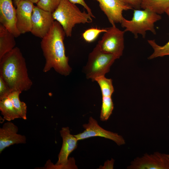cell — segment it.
Here are the masks:
<instances>
[{
    "instance_id": "cell-4",
    "label": "cell",
    "mask_w": 169,
    "mask_h": 169,
    "mask_svg": "<svg viewBox=\"0 0 169 169\" xmlns=\"http://www.w3.org/2000/svg\"><path fill=\"white\" fill-rule=\"evenodd\" d=\"M161 18L160 14L149 9H135L131 19L128 20L124 18L121 24L122 27L125 28V32H131L136 38H138V34H141L144 38L147 31L156 34L154 23Z\"/></svg>"
},
{
    "instance_id": "cell-24",
    "label": "cell",
    "mask_w": 169,
    "mask_h": 169,
    "mask_svg": "<svg viewBox=\"0 0 169 169\" xmlns=\"http://www.w3.org/2000/svg\"><path fill=\"white\" fill-rule=\"evenodd\" d=\"M12 92L5 81L0 76V100L8 97Z\"/></svg>"
},
{
    "instance_id": "cell-17",
    "label": "cell",
    "mask_w": 169,
    "mask_h": 169,
    "mask_svg": "<svg viewBox=\"0 0 169 169\" xmlns=\"http://www.w3.org/2000/svg\"><path fill=\"white\" fill-rule=\"evenodd\" d=\"M169 8V0H142L141 8L148 9L159 14L166 12Z\"/></svg>"
},
{
    "instance_id": "cell-16",
    "label": "cell",
    "mask_w": 169,
    "mask_h": 169,
    "mask_svg": "<svg viewBox=\"0 0 169 169\" xmlns=\"http://www.w3.org/2000/svg\"><path fill=\"white\" fill-rule=\"evenodd\" d=\"M0 110L4 119L8 121L21 118L8 97L0 100Z\"/></svg>"
},
{
    "instance_id": "cell-3",
    "label": "cell",
    "mask_w": 169,
    "mask_h": 169,
    "mask_svg": "<svg viewBox=\"0 0 169 169\" xmlns=\"http://www.w3.org/2000/svg\"><path fill=\"white\" fill-rule=\"evenodd\" d=\"M52 15L54 20L61 25L67 37L71 36L73 28L76 24L92 21L90 14L84 11L81 12L69 0H61Z\"/></svg>"
},
{
    "instance_id": "cell-1",
    "label": "cell",
    "mask_w": 169,
    "mask_h": 169,
    "mask_svg": "<svg viewBox=\"0 0 169 169\" xmlns=\"http://www.w3.org/2000/svg\"><path fill=\"white\" fill-rule=\"evenodd\" d=\"M65 35L60 23L54 21L48 33L42 38L41 47L45 59L44 72H47L52 68L65 76L71 72L69 58L65 54L64 41Z\"/></svg>"
},
{
    "instance_id": "cell-12",
    "label": "cell",
    "mask_w": 169,
    "mask_h": 169,
    "mask_svg": "<svg viewBox=\"0 0 169 169\" xmlns=\"http://www.w3.org/2000/svg\"><path fill=\"white\" fill-rule=\"evenodd\" d=\"M33 4L28 0H21L16 6V25L21 34L31 32Z\"/></svg>"
},
{
    "instance_id": "cell-5",
    "label": "cell",
    "mask_w": 169,
    "mask_h": 169,
    "mask_svg": "<svg viewBox=\"0 0 169 169\" xmlns=\"http://www.w3.org/2000/svg\"><path fill=\"white\" fill-rule=\"evenodd\" d=\"M119 58L116 55L102 52L97 44L90 52L84 67V72L87 79L94 81L97 77L105 76L110 71L115 60Z\"/></svg>"
},
{
    "instance_id": "cell-28",
    "label": "cell",
    "mask_w": 169,
    "mask_h": 169,
    "mask_svg": "<svg viewBox=\"0 0 169 169\" xmlns=\"http://www.w3.org/2000/svg\"><path fill=\"white\" fill-rule=\"evenodd\" d=\"M21 0H14L15 4L16 6Z\"/></svg>"
},
{
    "instance_id": "cell-19",
    "label": "cell",
    "mask_w": 169,
    "mask_h": 169,
    "mask_svg": "<svg viewBox=\"0 0 169 169\" xmlns=\"http://www.w3.org/2000/svg\"><path fill=\"white\" fill-rule=\"evenodd\" d=\"M165 13L169 18V8ZM147 41L154 49L153 53L148 57V59H151L157 57L169 55V40L162 46L158 45L155 40H148Z\"/></svg>"
},
{
    "instance_id": "cell-18",
    "label": "cell",
    "mask_w": 169,
    "mask_h": 169,
    "mask_svg": "<svg viewBox=\"0 0 169 169\" xmlns=\"http://www.w3.org/2000/svg\"><path fill=\"white\" fill-rule=\"evenodd\" d=\"M21 93L20 91H14L12 92L8 97L21 118L26 120L27 119V106L24 102L21 101L20 100L19 95Z\"/></svg>"
},
{
    "instance_id": "cell-8",
    "label": "cell",
    "mask_w": 169,
    "mask_h": 169,
    "mask_svg": "<svg viewBox=\"0 0 169 169\" xmlns=\"http://www.w3.org/2000/svg\"><path fill=\"white\" fill-rule=\"evenodd\" d=\"M83 126L85 129L84 131L74 135L78 141L93 137L100 136L111 140L118 146L125 143V140L122 136L104 129L92 117L89 118L88 123L84 124Z\"/></svg>"
},
{
    "instance_id": "cell-26",
    "label": "cell",
    "mask_w": 169,
    "mask_h": 169,
    "mask_svg": "<svg viewBox=\"0 0 169 169\" xmlns=\"http://www.w3.org/2000/svg\"><path fill=\"white\" fill-rule=\"evenodd\" d=\"M72 3L76 4H79L83 6L86 9L87 12L90 14L92 18H94L95 16L93 15L92 11L90 8L88 6L84 0H69Z\"/></svg>"
},
{
    "instance_id": "cell-25",
    "label": "cell",
    "mask_w": 169,
    "mask_h": 169,
    "mask_svg": "<svg viewBox=\"0 0 169 169\" xmlns=\"http://www.w3.org/2000/svg\"><path fill=\"white\" fill-rule=\"evenodd\" d=\"M125 4L131 8L136 9L141 8L142 0H121Z\"/></svg>"
},
{
    "instance_id": "cell-9",
    "label": "cell",
    "mask_w": 169,
    "mask_h": 169,
    "mask_svg": "<svg viewBox=\"0 0 169 169\" xmlns=\"http://www.w3.org/2000/svg\"><path fill=\"white\" fill-rule=\"evenodd\" d=\"M129 169H169L168 155L155 152L153 154L146 153L132 161L127 167Z\"/></svg>"
},
{
    "instance_id": "cell-21",
    "label": "cell",
    "mask_w": 169,
    "mask_h": 169,
    "mask_svg": "<svg viewBox=\"0 0 169 169\" xmlns=\"http://www.w3.org/2000/svg\"><path fill=\"white\" fill-rule=\"evenodd\" d=\"M114 104L111 96H102V104L100 118L102 121H106L112 113Z\"/></svg>"
},
{
    "instance_id": "cell-27",
    "label": "cell",
    "mask_w": 169,
    "mask_h": 169,
    "mask_svg": "<svg viewBox=\"0 0 169 169\" xmlns=\"http://www.w3.org/2000/svg\"><path fill=\"white\" fill-rule=\"evenodd\" d=\"M33 3H37L39 0H28Z\"/></svg>"
},
{
    "instance_id": "cell-2",
    "label": "cell",
    "mask_w": 169,
    "mask_h": 169,
    "mask_svg": "<svg viewBox=\"0 0 169 169\" xmlns=\"http://www.w3.org/2000/svg\"><path fill=\"white\" fill-rule=\"evenodd\" d=\"M0 76L12 91H27L33 84L28 75L25 59L17 47L0 59Z\"/></svg>"
},
{
    "instance_id": "cell-13",
    "label": "cell",
    "mask_w": 169,
    "mask_h": 169,
    "mask_svg": "<svg viewBox=\"0 0 169 169\" xmlns=\"http://www.w3.org/2000/svg\"><path fill=\"white\" fill-rule=\"evenodd\" d=\"M16 9L12 0H0V22L15 37L21 34L16 25Z\"/></svg>"
},
{
    "instance_id": "cell-22",
    "label": "cell",
    "mask_w": 169,
    "mask_h": 169,
    "mask_svg": "<svg viewBox=\"0 0 169 169\" xmlns=\"http://www.w3.org/2000/svg\"><path fill=\"white\" fill-rule=\"evenodd\" d=\"M107 31V28H91L85 30L82 33V37L84 40L87 43L95 41L100 34Z\"/></svg>"
},
{
    "instance_id": "cell-10",
    "label": "cell",
    "mask_w": 169,
    "mask_h": 169,
    "mask_svg": "<svg viewBox=\"0 0 169 169\" xmlns=\"http://www.w3.org/2000/svg\"><path fill=\"white\" fill-rule=\"evenodd\" d=\"M54 20L52 13L34 6L31 17L30 32L36 37L42 38L49 31Z\"/></svg>"
},
{
    "instance_id": "cell-6",
    "label": "cell",
    "mask_w": 169,
    "mask_h": 169,
    "mask_svg": "<svg viewBox=\"0 0 169 169\" xmlns=\"http://www.w3.org/2000/svg\"><path fill=\"white\" fill-rule=\"evenodd\" d=\"M61 136L63 140L62 146L58 155V160L55 165L48 160L44 167V169H76L75 161L73 158L68 156L77 147L78 140L71 134L68 127L62 128L60 131Z\"/></svg>"
},
{
    "instance_id": "cell-7",
    "label": "cell",
    "mask_w": 169,
    "mask_h": 169,
    "mask_svg": "<svg viewBox=\"0 0 169 169\" xmlns=\"http://www.w3.org/2000/svg\"><path fill=\"white\" fill-rule=\"evenodd\" d=\"M125 32L117 28L115 24L107 28L97 44L100 50L103 53L113 54L120 58L122 55L124 47Z\"/></svg>"
},
{
    "instance_id": "cell-23",
    "label": "cell",
    "mask_w": 169,
    "mask_h": 169,
    "mask_svg": "<svg viewBox=\"0 0 169 169\" xmlns=\"http://www.w3.org/2000/svg\"><path fill=\"white\" fill-rule=\"evenodd\" d=\"M61 0H39L36 3L39 8L53 13L58 6Z\"/></svg>"
},
{
    "instance_id": "cell-15",
    "label": "cell",
    "mask_w": 169,
    "mask_h": 169,
    "mask_svg": "<svg viewBox=\"0 0 169 169\" xmlns=\"http://www.w3.org/2000/svg\"><path fill=\"white\" fill-rule=\"evenodd\" d=\"M15 36L0 24V59L15 48Z\"/></svg>"
},
{
    "instance_id": "cell-14",
    "label": "cell",
    "mask_w": 169,
    "mask_h": 169,
    "mask_svg": "<svg viewBox=\"0 0 169 169\" xmlns=\"http://www.w3.org/2000/svg\"><path fill=\"white\" fill-rule=\"evenodd\" d=\"M18 127L12 122L5 123L0 128V153L10 146L26 143L25 136L17 133Z\"/></svg>"
},
{
    "instance_id": "cell-20",
    "label": "cell",
    "mask_w": 169,
    "mask_h": 169,
    "mask_svg": "<svg viewBox=\"0 0 169 169\" xmlns=\"http://www.w3.org/2000/svg\"><path fill=\"white\" fill-rule=\"evenodd\" d=\"M94 81L97 82L99 85L102 96H112L114 88L111 79L101 76L96 78Z\"/></svg>"
},
{
    "instance_id": "cell-11",
    "label": "cell",
    "mask_w": 169,
    "mask_h": 169,
    "mask_svg": "<svg viewBox=\"0 0 169 169\" xmlns=\"http://www.w3.org/2000/svg\"><path fill=\"white\" fill-rule=\"evenodd\" d=\"M98 2L101 9L107 16L112 25L115 23H121L124 18V10L132 9L121 0H95Z\"/></svg>"
},
{
    "instance_id": "cell-29",
    "label": "cell",
    "mask_w": 169,
    "mask_h": 169,
    "mask_svg": "<svg viewBox=\"0 0 169 169\" xmlns=\"http://www.w3.org/2000/svg\"><path fill=\"white\" fill-rule=\"evenodd\" d=\"M168 157H169V154L167 155Z\"/></svg>"
}]
</instances>
